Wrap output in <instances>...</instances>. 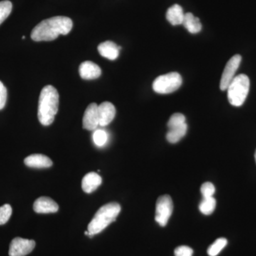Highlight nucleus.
<instances>
[{"instance_id": "nucleus-4", "label": "nucleus", "mask_w": 256, "mask_h": 256, "mask_svg": "<svg viewBox=\"0 0 256 256\" xmlns=\"http://www.w3.org/2000/svg\"><path fill=\"white\" fill-rule=\"evenodd\" d=\"M250 89V80L245 74L234 77L227 88L229 102L236 107L242 106L246 99Z\"/></svg>"}, {"instance_id": "nucleus-10", "label": "nucleus", "mask_w": 256, "mask_h": 256, "mask_svg": "<svg viewBox=\"0 0 256 256\" xmlns=\"http://www.w3.org/2000/svg\"><path fill=\"white\" fill-rule=\"evenodd\" d=\"M33 208L38 214L56 213L58 212V205L50 197L42 196L34 203Z\"/></svg>"}, {"instance_id": "nucleus-25", "label": "nucleus", "mask_w": 256, "mask_h": 256, "mask_svg": "<svg viewBox=\"0 0 256 256\" xmlns=\"http://www.w3.org/2000/svg\"><path fill=\"white\" fill-rule=\"evenodd\" d=\"M216 188L214 185L210 182H205L202 185L201 193L203 198L212 197L214 194Z\"/></svg>"}, {"instance_id": "nucleus-3", "label": "nucleus", "mask_w": 256, "mask_h": 256, "mask_svg": "<svg viewBox=\"0 0 256 256\" xmlns=\"http://www.w3.org/2000/svg\"><path fill=\"white\" fill-rule=\"evenodd\" d=\"M120 210V205L116 202H111L100 207L88 226V232H89L88 236L92 238L107 228L116 220Z\"/></svg>"}, {"instance_id": "nucleus-1", "label": "nucleus", "mask_w": 256, "mask_h": 256, "mask_svg": "<svg viewBox=\"0 0 256 256\" xmlns=\"http://www.w3.org/2000/svg\"><path fill=\"white\" fill-rule=\"evenodd\" d=\"M73 22L64 16L43 20L32 30L31 38L35 42H50L58 38L60 35H66L72 31Z\"/></svg>"}, {"instance_id": "nucleus-20", "label": "nucleus", "mask_w": 256, "mask_h": 256, "mask_svg": "<svg viewBox=\"0 0 256 256\" xmlns=\"http://www.w3.org/2000/svg\"><path fill=\"white\" fill-rule=\"evenodd\" d=\"M228 244V240L225 238H220L216 239L212 245L208 247L207 250V254L210 256H216L220 254V252L226 247Z\"/></svg>"}, {"instance_id": "nucleus-14", "label": "nucleus", "mask_w": 256, "mask_h": 256, "mask_svg": "<svg viewBox=\"0 0 256 256\" xmlns=\"http://www.w3.org/2000/svg\"><path fill=\"white\" fill-rule=\"evenodd\" d=\"M120 50V46H118L116 43L110 41L101 43L98 47L99 54L104 58L111 60H114L118 58Z\"/></svg>"}, {"instance_id": "nucleus-22", "label": "nucleus", "mask_w": 256, "mask_h": 256, "mask_svg": "<svg viewBox=\"0 0 256 256\" xmlns=\"http://www.w3.org/2000/svg\"><path fill=\"white\" fill-rule=\"evenodd\" d=\"M186 124V118L185 116L182 114H174L170 117L169 121L168 122V127L169 129L171 128L178 127L182 124Z\"/></svg>"}, {"instance_id": "nucleus-26", "label": "nucleus", "mask_w": 256, "mask_h": 256, "mask_svg": "<svg viewBox=\"0 0 256 256\" xmlns=\"http://www.w3.org/2000/svg\"><path fill=\"white\" fill-rule=\"evenodd\" d=\"M193 252L192 248L186 246H181L176 248L174 250L175 256H192Z\"/></svg>"}, {"instance_id": "nucleus-12", "label": "nucleus", "mask_w": 256, "mask_h": 256, "mask_svg": "<svg viewBox=\"0 0 256 256\" xmlns=\"http://www.w3.org/2000/svg\"><path fill=\"white\" fill-rule=\"evenodd\" d=\"M101 69L97 64L90 60L82 62L79 66V74L82 79L92 80L99 78L101 76Z\"/></svg>"}, {"instance_id": "nucleus-21", "label": "nucleus", "mask_w": 256, "mask_h": 256, "mask_svg": "<svg viewBox=\"0 0 256 256\" xmlns=\"http://www.w3.org/2000/svg\"><path fill=\"white\" fill-rule=\"evenodd\" d=\"M12 4L8 0L0 2V24L11 14Z\"/></svg>"}, {"instance_id": "nucleus-9", "label": "nucleus", "mask_w": 256, "mask_h": 256, "mask_svg": "<svg viewBox=\"0 0 256 256\" xmlns=\"http://www.w3.org/2000/svg\"><path fill=\"white\" fill-rule=\"evenodd\" d=\"M98 106L96 104H90L84 112L82 118V128L88 130H95L99 126Z\"/></svg>"}, {"instance_id": "nucleus-8", "label": "nucleus", "mask_w": 256, "mask_h": 256, "mask_svg": "<svg viewBox=\"0 0 256 256\" xmlns=\"http://www.w3.org/2000/svg\"><path fill=\"white\" fill-rule=\"evenodd\" d=\"M36 242L33 240H28L16 237L12 240L10 246V256H25L34 250Z\"/></svg>"}, {"instance_id": "nucleus-15", "label": "nucleus", "mask_w": 256, "mask_h": 256, "mask_svg": "<svg viewBox=\"0 0 256 256\" xmlns=\"http://www.w3.org/2000/svg\"><path fill=\"white\" fill-rule=\"evenodd\" d=\"M102 184V178L96 172L86 174L82 180V188L86 193L90 194L97 190Z\"/></svg>"}, {"instance_id": "nucleus-5", "label": "nucleus", "mask_w": 256, "mask_h": 256, "mask_svg": "<svg viewBox=\"0 0 256 256\" xmlns=\"http://www.w3.org/2000/svg\"><path fill=\"white\" fill-rule=\"evenodd\" d=\"M182 84V78L176 72L160 76L154 80L153 90L160 94H169L176 92Z\"/></svg>"}, {"instance_id": "nucleus-16", "label": "nucleus", "mask_w": 256, "mask_h": 256, "mask_svg": "<svg viewBox=\"0 0 256 256\" xmlns=\"http://www.w3.org/2000/svg\"><path fill=\"white\" fill-rule=\"evenodd\" d=\"M184 14L183 9L180 5L174 4L168 10L166 13V18L173 26L182 24Z\"/></svg>"}, {"instance_id": "nucleus-28", "label": "nucleus", "mask_w": 256, "mask_h": 256, "mask_svg": "<svg viewBox=\"0 0 256 256\" xmlns=\"http://www.w3.org/2000/svg\"><path fill=\"white\" fill-rule=\"evenodd\" d=\"M255 159H256V152H255Z\"/></svg>"}, {"instance_id": "nucleus-18", "label": "nucleus", "mask_w": 256, "mask_h": 256, "mask_svg": "<svg viewBox=\"0 0 256 256\" xmlns=\"http://www.w3.org/2000/svg\"><path fill=\"white\" fill-rule=\"evenodd\" d=\"M188 128V124H182V126H178V127L169 129V131L166 133V136L168 142L173 143V144L178 142L186 134Z\"/></svg>"}, {"instance_id": "nucleus-19", "label": "nucleus", "mask_w": 256, "mask_h": 256, "mask_svg": "<svg viewBox=\"0 0 256 256\" xmlns=\"http://www.w3.org/2000/svg\"><path fill=\"white\" fill-rule=\"evenodd\" d=\"M216 206V202L214 196H212L203 198L202 201L200 202L198 208L203 214L208 216L212 214L214 212Z\"/></svg>"}, {"instance_id": "nucleus-23", "label": "nucleus", "mask_w": 256, "mask_h": 256, "mask_svg": "<svg viewBox=\"0 0 256 256\" xmlns=\"http://www.w3.org/2000/svg\"><path fill=\"white\" fill-rule=\"evenodd\" d=\"M94 142L98 146H104L108 141V134L106 131L102 130H97L92 136Z\"/></svg>"}, {"instance_id": "nucleus-6", "label": "nucleus", "mask_w": 256, "mask_h": 256, "mask_svg": "<svg viewBox=\"0 0 256 256\" xmlns=\"http://www.w3.org/2000/svg\"><path fill=\"white\" fill-rule=\"evenodd\" d=\"M173 212V202L169 195H163L158 198L156 203V220L161 226L168 223Z\"/></svg>"}, {"instance_id": "nucleus-17", "label": "nucleus", "mask_w": 256, "mask_h": 256, "mask_svg": "<svg viewBox=\"0 0 256 256\" xmlns=\"http://www.w3.org/2000/svg\"><path fill=\"white\" fill-rule=\"evenodd\" d=\"M182 24L186 30L191 34L198 33L201 32L202 28L200 18H196L194 15L190 12L184 14Z\"/></svg>"}, {"instance_id": "nucleus-11", "label": "nucleus", "mask_w": 256, "mask_h": 256, "mask_svg": "<svg viewBox=\"0 0 256 256\" xmlns=\"http://www.w3.org/2000/svg\"><path fill=\"white\" fill-rule=\"evenodd\" d=\"M99 126H106L114 120L116 110L114 106L110 102H104L98 106Z\"/></svg>"}, {"instance_id": "nucleus-27", "label": "nucleus", "mask_w": 256, "mask_h": 256, "mask_svg": "<svg viewBox=\"0 0 256 256\" xmlns=\"http://www.w3.org/2000/svg\"><path fill=\"white\" fill-rule=\"evenodd\" d=\"M8 98V90L2 82H0V110H2L6 105Z\"/></svg>"}, {"instance_id": "nucleus-13", "label": "nucleus", "mask_w": 256, "mask_h": 256, "mask_svg": "<svg viewBox=\"0 0 256 256\" xmlns=\"http://www.w3.org/2000/svg\"><path fill=\"white\" fill-rule=\"evenodd\" d=\"M24 164L28 168H48L52 166L53 162L50 158L42 154H33L25 158Z\"/></svg>"}, {"instance_id": "nucleus-7", "label": "nucleus", "mask_w": 256, "mask_h": 256, "mask_svg": "<svg viewBox=\"0 0 256 256\" xmlns=\"http://www.w3.org/2000/svg\"><path fill=\"white\" fill-rule=\"evenodd\" d=\"M242 56L239 54L234 55L227 62L222 74L220 78V88L222 90H226L228 88L230 82L235 77V74L239 68L240 62H242Z\"/></svg>"}, {"instance_id": "nucleus-24", "label": "nucleus", "mask_w": 256, "mask_h": 256, "mask_svg": "<svg viewBox=\"0 0 256 256\" xmlns=\"http://www.w3.org/2000/svg\"><path fill=\"white\" fill-rule=\"evenodd\" d=\"M12 214V208L10 204L0 206V225L5 224L10 220Z\"/></svg>"}, {"instance_id": "nucleus-2", "label": "nucleus", "mask_w": 256, "mask_h": 256, "mask_svg": "<svg viewBox=\"0 0 256 256\" xmlns=\"http://www.w3.org/2000/svg\"><path fill=\"white\" fill-rule=\"evenodd\" d=\"M60 104V95L56 89L48 85L42 89L38 99V118L42 124L50 126L54 120Z\"/></svg>"}]
</instances>
